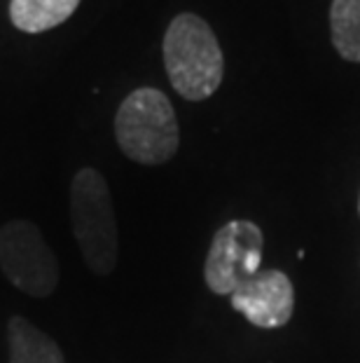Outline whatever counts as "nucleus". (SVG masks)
<instances>
[{
	"mask_svg": "<svg viewBox=\"0 0 360 363\" xmlns=\"http://www.w3.org/2000/svg\"><path fill=\"white\" fill-rule=\"evenodd\" d=\"M168 82L187 101L213 96L225 75V57L213 28L192 12L178 14L164 33Z\"/></svg>",
	"mask_w": 360,
	"mask_h": 363,
	"instance_id": "obj_1",
	"label": "nucleus"
},
{
	"mask_svg": "<svg viewBox=\"0 0 360 363\" xmlns=\"http://www.w3.org/2000/svg\"><path fill=\"white\" fill-rule=\"evenodd\" d=\"M232 307L257 328L286 326L295 310L293 281L281 269H260L232 296Z\"/></svg>",
	"mask_w": 360,
	"mask_h": 363,
	"instance_id": "obj_6",
	"label": "nucleus"
},
{
	"mask_svg": "<svg viewBox=\"0 0 360 363\" xmlns=\"http://www.w3.org/2000/svg\"><path fill=\"white\" fill-rule=\"evenodd\" d=\"M0 269L30 298H50L57 291V256L30 220H10L0 228Z\"/></svg>",
	"mask_w": 360,
	"mask_h": 363,
	"instance_id": "obj_4",
	"label": "nucleus"
},
{
	"mask_svg": "<svg viewBox=\"0 0 360 363\" xmlns=\"http://www.w3.org/2000/svg\"><path fill=\"white\" fill-rule=\"evenodd\" d=\"M80 0H10V19L24 33H45L73 17Z\"/></svg>",
	"mask_w": 360,
	"mask_h": 363,
	"instance_id": "obj_8",
	"label": "nucleus"
},
{
	"mask_svg": "<svg viewBox=\"0 0 360 363\" xmlns=\"http://www.w3.org/2000/svg\"><path fill=\"white\" fill-rule=\"evenodd\" d=\"M73 235L87 267L98 277L117 265V220L108 183L96 169H80L71 183Z\"/></svg>",
	"mask_w": 360,
	"mask_h": 363,
	"instance_id": "obj_3",
	"label": "nucleus"
},
{
	"mask_svg": "<svg viewBox=\"0 0 360 363\" xmlns=\"http://www.w3.org/2000/svg\"><path fill=\"white\" fill-rule=\"evenodd\" d=\"M7 345L10 363H66L61 347L24 316H12L7 323Z\"/></svg>",
	"mask_w": 360,
	"mask_h": 363,
	"instance_id": "obj_7",
	"label": "nucleus"
},
{
	"mask_svg": "<svg viewBox=\"0 0 360 363\" xmlns=\"http://www.w3.org/2000/svg\"><path fill=\"white\" fill-rule=\"evenodd\" d=\"M265 235L252 220L225 223L211 242L204 262L206 286L216 296H232L239 286L262 269Z\"/></svg>",
	"mask_w": 360,
	"mask_h": 363,
	"instance_id": "obj_5",
	"label": "nucleus"
},
{
	"mask_svg": "<svg viewBox=\"0 0 360 363\" xmlns=\"http://www.w3.org/2000/svg\"><path fill=\"white\" fill-rule=\"evenodd\" d=\"M330 30L339 57L360 64V0H332Z\"/></svg>",
	"mask_w": 360,
	"mask_h": 363,
	"instance_id": "obj_9",
	"label": "nucleus"
},
{
	"mask_svg": "<svg viewBox=\"0 0 360 363\" xmlns=\"http://www.w3.org/2000/svg\"><path fill=\"white\" fill-rule=\"evenodd\" d=\"M358 213H360V199H358Z\"/></svg>",
	"mask_w": 360,
	"mask_h": 363,
	"instance_id": "obj_10",
	"label": "nucleus"
},
{
	"mask_svg": "<svg viewBox=\"0 0 360 363\" xmlns=\"http://www.w3.org/2000/svg\"><path fill=\"white\" fill-rule=\"evenodd\" d=\"M115 136L122 152L139 164L168 162L180 143L178 120L168 96L155 87L132 91L115 115Z\"/></svg>",
	"mask_w": 360,
	"mask_h": 363,
	"instance_id": "obj_2",
	"label": "nucleus"
}]
</instances>
